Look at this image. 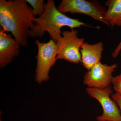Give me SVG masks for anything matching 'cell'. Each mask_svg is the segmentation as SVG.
<instances>
[{"label": "cell", "mask_w": 121, "mask_h": 121, "mask_svg": "<svg viewBox=\"0 0 121 121\" xmlns=\"http://www.w3.org/2000/svg\"><path fill=\"white\" fill-rule=\"evenodd\" d=\"M26 0H0V25L10 32L21 45L26 47L31 28L36 19Z\"/></svg>", "instance_id": "6da1fadb"}, {"label": "cell", "mask_w": 121, "mask_h": 121, "mask_svg": "<svg viewBox=\"0 0 121 121\" xmlns=\"http://www.w3.org/2000/svg\"><path fill=\"white\" fill-rule=\"evenodd\" d=\"M44 9L43 14L36 18L34 25L30 29V37L41 38L47 32L56 43L62 37L60 29L62 27L67 26L72 29L88 26L79 20L72 19L61 13L56 7L53 0H48L44 5Z\"/></svg>", "instance_id": "7a4b0ae2"}, {"label": "cell", "mask_w": 121, "mask_h": 121, "mask_svg": "<svg viewBox=\"0 0 121 121\" xmlns=\"http://www.w3.org/2000/svg\"><path fill=\"white\" fill-rule=\"evenodd\" d=\"M62 34L63 36L56 43L57 60H64L74 64L82 62L80 50L84 43V39L78 37V31L74 29L64 31Z\"/></svg>", "instance_id": "3957f363"}, {"label": "cell", "mask_w": 121, "mask_h": 121, "mask_svg": "<svg viewBox=\"0 0 121 121\" xmlns=\"http://www.w3.org/2000/svg\"><path fill=\"white\" fill-rule=\"evenodd\" d=\"M57 8L61 13H82L110 26L105 19L107 10L98 1H89L85 0H63Z\"/></svg>", "instance_id": "277c9868"}, {"label": "cell", "mask_w": 121, "mask_h": 121, "mask_svg": "<svg viewBox=\"0 0 121 121\" xmlns=\"http://www.w3.org/2000/svg\"><path fill=\"white\" fill-rule=\"evenodd\" d=\"M35 43L38 48L35 79L40 83L49 78L51 68L57 60L58 47L56 43L51 39L47 43H41L39 40Z\"/></svg>", "instance_id": "5b68a950"}, {"label": "cell", "mask_w": 121, "mask_h": 121, "mask_svg": "<svg viewBox=\"0 0 121 121\" xmlns=\"http://www.w3.org/2000/svg\"><path fill=\"white\" fill-rule=\"evenodd\" d=\"M86 91L89 96L97 99L102 107V114L97 117L98 121H121L120 109L110 97L113 94L112 87L110 86L104 89L87 87Z\"/></svg>", "instance_id": "8992f818"}, {"label": "cell", "mask_w": 121, "mask_h": 121, "mask_svg": "<svg viewBox=\"0 0 121 121\" xmlns=\"http://www.w3.org/2000/svg\"><path fill=\"white\" fill-rule=\"evenodd\" d=\"M118 67L116 64L108 65L98 63L86 72L83 78L84 84L91 88L104 89L110 86L112 73Z\"/></svg>", "instance_id": "52a82bcc"}, {"label": "cell", "mask_w": 121, "mask_h": 121, "mask_svg": "<svg viewBox=\"0 0 121 121\" xmlns=\"http://www.w3.org/2000/svg\"><path fill=\"white\" fill-rule=\"evenodd\" d=\"M21 45L3 30L0 31V67H4L18 56Z\"/></svg>", "instance_id": "ba28073f"}, {"label": "cell", "mask_w": 121, "mask_h": 121, "mask_svg": "<svg viewBox=\"0 0 121 121\" xmlns=\"http://www.w3.org/2000/svg\"><path fill=\"white\" fill-rule=\"evenodd\" d=\"M103 50V44L102 42L93 44L84 42L80 50L81 63L84 68L89 70L101 62Z\"/></svg>", "instance_id": "9c48e42d"}, {"label": "cell", "mask_w": 121, "mask_h": 121, "mask_svg": "<svg viewBox=\"0 0 121 121\" xmlns=\"http://www.w3.org/2000/svg\"><path fill=\"white\" fill-rule=\"evenodd\" d=\"M105 5L108 7L105 15L106 21L111 27H121V0H108Z\"/></svg>", "instance_id": "30bf717a"}, {"label": "cell", "mask_w": 121, "mask_h": 121, "mask_svg": "<svg viewBox=\"0 0 121 121\" xmlns=\"http://www.w3.org/2000/svg\"><path fill=\"white\" fill-rule=\"evenodd\" d=\"M26 1L32 7L35 17L37 15L41 16L43 14L45 10L44 0H26Z\"/></svg>", "instance_id": "8fae6325"}, {"label": "cell", "mask_w": 121, "mask_h": 121, "mask_svg": "<svg viewBox=\"0 0 121 121\" xmlns=\"http://www.w3.org/2000/svg\"><path fill=\"white\" fill-rule=\"evenodd\" d=\"M112 83L115 93L121 95V73L113 77Z\"/></svg>", "instance_id": "7c38bea8"}, {"label": "cell", "mask_w": 121, "mask_h": 121, "mask_svg": "<svg viewBox=\"0 0 121 121\" xmlns=\"http://www.w3.org/2000/svg\"><path fill=\"white\" fill-rule=\"evenodd\" d=\"M111 98L117 103L121 112V95L115 93L111 95Z\"/></svg>", "instance_id": "4fadbf2b"}, {"label": "cell", "mask_w": 121, "mask_h": 121, "mask_svg": "<svg viewBox=\"0 0 121 121\" xmlns=\"http://www.w3.org/2000/svg\"><path fill=\"white\" fill-rule=\"evenodd\" d=\"M121 51V40L120 43L117 45V48L115 49L114 51L112 53V56L113 58H117L118 56V55Z\"/></svg>", "instance_id": "5bb4252c"}, {"label": "cell", "mask_w": 121, "mask_h": 121, "mask_svg": "<svg viewBox=\"0 0 121 121\" xmlns=\"http://www.w3.org/2000/svg\"></svg>", "instance_id": "9a60e30c"}]
</instances>
